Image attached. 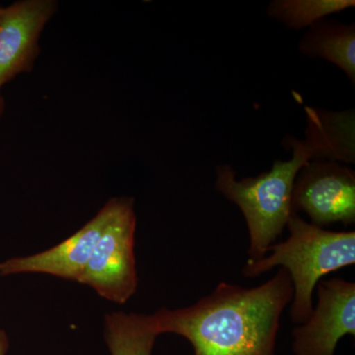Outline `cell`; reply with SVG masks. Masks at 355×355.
Wrapping results in <instances>:
<instances>
[{"instance_id": "obj_1", "label": "cell", "mask_w": 355, "mask_h": 355, "mask_svg": "<svg viewBox=\"0 0 355 355\" xmlns=\"http://www.w3.org/2000/svg\"><path fill=\"white\" fill-rule=\"evenodd\" d=\"M292 299L291 275L280 268L260 286L220 282L193 305L149 316L158 335L183 336L193 355H275L280 317Z\"/></svg>"}, {"instance_id": "obj_2", "label": "cell", "mask_w": 355, "mask_h": 355, "mask_svg": "<svg viewBox=\"0 0 355 355\" xmlns=\"http://www.w3.org/2000/svg\"><path fill=\"white\" fill-rule=\"evenodd\" d=\"M284 141L293 150L291 160L275 161L270 171L258 177L238 181L230 166L216 168V190L239 207L247 222L250 261L266 256L284 232L293 214L291 193L300 170L312 160H335L340 150V139L334 128L318 119L308 120L305 139L287 137Z\"/></svg>"}, {"instance_id": "obj_3", "label": "cell", "mask_w": 355, "mask_h": 355, "mask_svg": "<svg viewBox=\"0 0 355 355\" xmlns=\"http://www.w3.org/2000/svg\"><path fill=\"white\" fill-rule=\"evenodd\" d=\"M286 226L291 235L286 241L275 243L268 251L272 254L260 260H248L242 275L253 279L275 266L286 268L293 284L291 320L301 324L312 314L313 292L322 277L354 265L355 232L326 230L294 212Z\"/></svg>"}, {"instance_id": "obj_4", "label": "cell", "mask_w": 355, "mask_h": 355, "mask_svg": "<svg viewBox=\"0 0 355 355\" xmlns=\"http://www.w3.org/2000/svg\"><path fill=\"white\" fill-rule=\"evenodd\" d=\"M137 217L133 200L119 198L113 216L102 231L86 263L79 284L101 297L125 304L139 284L135 257Z\"/></svg>"}, {"instance_id": "obj_5", "label": "cell", "mask_w": 355, "mask_h": 355, "mask_svg": "<svg viewBox=\"0 0 355 355\" xmlns=\"http://www.w3.org/2000/svg\"><path fill=\"white\" fill-rule=\"evenodd\" d=\"M291 210L304 211L324 228L355 222V174L333 160H312L298 173L291 193Z\"/></svg>"}, {"instance_id": "obj_6", "label": "cell", "mask_w": 355, "mask_h": 355, "mask_svg": "<svg viewBox=\"0 0 355 355\" xmlns=\"http://www.w3.org/2000/svg\"><path fill=\"white\" fill-rule=\"evenodd\" d=\"M317 304L304 324L293 330L295 355H335L338 343L355 336V284L343 279L320 280Z\"/></svg>"}, {"instance_id": "obj_7", "label": "cell", "mask_w": 355, "mask_h": 355, "mask_svg": "<svg viewBox=\"0 0 355 355\" xmlns=\"http://www.w3.org/2000/svg\"><path fill=\"white\" fill-rule=\"evenodd\" d=\"M57 8L53 0H22L4 7L0 19V89L33 69L40 53V35Z\"/></svg>"}, {"instance_id": "obj_8", "label": "cell", "mask_w": 355, "mask_h": 355, "mask_svg": "<svg viewBox=\"0 0 355 355\" xmlns=\"http://www.w3.org/2000/svg\"><path fill=\"white\" fill-rule=\"evenodd\" d=\"M118 198H112L83 228L57 246L27 257H15L0 263V275L44 273L79 282L98 239L113 216Z\"/></svg>"}, {"instance_id": "obj_9", "label": "cell", "mask_w": 355, "mask_h": 355, "mask_svg": "<svg viewBox=\"0 0 355 355\" xmlns=\"http://www.w3.org/2000/svg\"><path fill=\"white\" fill-rule=\"evenodd\" d=\"M299 51L311 58H323L340 67L355 83V26L321 19L299 44Z\"/></svg>"}, {"instance_id": "obj_10", "label": "cell", "mask_w": 355, "mask_h": 355, "mask_svg": "<svg viewBox=\"0 0 355 355\" xmlns=\"http://www.w3.org/2000/svg\"><path fill=\"white\" fill-rule=\"evenodd\" d=\"M158 336L149 315L116 311L105 316L104 338L111 355H153Z\"/></svg>"}, {"instance_id": "obj_11", "label": "cell", "mask_w": 355, "mask_h": 355, "mask_svg": "<svg viewBox=\"0 0 355 355\" xmlns=\"http://www.w3.org/2000/svg\"><path fill=\"white\" fill-rule=\"evenodd\" d=\"M354 6V0H277L268 11V15L287 27L299 30Z\"/></svg>"}, {"instance_id": "obj_12", "label": "cell", "mask_w": 355, "mask_h": 355, "mask_svg": "<svg viewBox=\"0 0 355 355\" xmlns=\"http://www.w3.org/2000/svg\"><path fill=\"white\" fill-rule=\"evenodd\" d=\"M9 349V338L6 331L0 329V355H6Z\"/></svg>"}, {"instance_id": "obj_13", "label": "cell", "mask_w": 355, "mask_h": 355, "mask_svg": "<svg viewBox=\"0 0 355 355\" xmlns=\"http://www.w3.org/2000/svg\"><path fill=\"white\" fill-rule=\"evenodd\" d=\"M4 111V100L3 98L1 97V95H0V118H1L2 113H3Z\"/></svg>"}, {"instance_id": "obj_14", "label": "cell", "mask_w": 355, "mask_h": 355, "mask_svg": "<svg viewBox=\"0 0 355 355\" xmlns=\"http://www.w3.org/2000/svg\"><path fill=\"white\" fill-rule=\"evenodd\" d=\"M4 7L0 6V19H1L2 13H3Z\"/></svg>"}]
</instances>
